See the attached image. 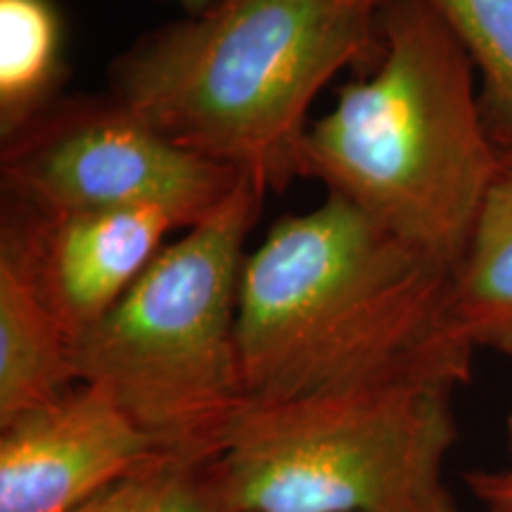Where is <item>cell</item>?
Instances as JSON below:
<instances>
[{
    "mask_svg": "<svg viewBox=\"0 0 512 512\" xmlns=\"http://www.w3.org/2000/svg\"><path fill=\"white\" fill-rule=\"evenodd\" d=\"M508 437H510V446H512V411H510V418H508Z\"/></svg>",
    "mask_w": 512,
    "mask_h": 512,
    "instance_id": "cell-17",
    "label": "cell"
},
{
    "mask_svg": "<svg viewBox=\"0 0 512 512\" xmlns=\"http://www.w3.org/2000/svg\"><path fill=\"white\" fill-rule=\"evenodd\" d=\"M266 190L242 178L166 242L128 292L74 339L79 382L100 384L166 456L219 458L245 411L238 287Z\"/></svg>",
    "mask_w": 512,
    "mask_h": 512,
    "instance_id": "cell-4",
    "label": "cell"
},
{
    "mask_svg": "<svg viewBox=\"0 0 512 512\" xmlns=\"http://www.w3.org/2000/svg\"><path fill=\"white\" fill-rule=\"evenodd\" d=\"M420 512H463V508H460L456 498L451 496V491L444 486V489L437 491V494H434L430 501L425 503V508H422Z\"/></svg>",
    "mask_w": 512,
    "mask_h": 512,
    "instance_id": "cell-15",
    "label": "cell"
},
{
    "mask_svg": "<svg viewBox=\"0 0 512 512\" xmlns=\"http://www.w3.org/2000/svg\"><path fill=\"white\" fill-rule=\"evenodd\" d=\"M79 384L74 337L8 245H0V427Z\"/></svg>",
    "mask_w": 512,
    "mask_h": 512,
    "instance_id": "cell-9",
    "label": "cell"
},
{
    "mask_svg": "<svg viewBox=\"0 0 512 512\" xmlns=\"http://www.w3.org/2000/svg\"><path fill=\"white\" fill-rule=\"evenodd\" d=\"M162 456L105 387L79 382L0 427V512H72Z\"/></svg>",
    "mask_w": 512,
    "mask_h": 512,
    "instance_id": "cell-7",
    "label": "cell"
},
{
    "mask_svg": "<svg viewBox=\"0 0 512 512\" xmlns=\"http://www.w3.org/2000/svg\"><path fill=\"white\" fill-rule=\"evenodd\" d=\"M373 74L311 121L297 176L316 178L432 264L453 271L503 174L470 55L427 0H387Z\"/></svg>",
    "mask_w": 512,
    "mask_h": 512,
    "instance_id": "cell-3",
    "label": "cell"
},
{
    "mask_svg": "<svg viewBox=\"0 0 512 512\" xmlns=\"http://www.w3.org/2000/svg\"><path fill=\"white\" fill-rule=\"evenodd\" d=\"M183 226L166 209L36 211L3 202L0 245L15 252L76 339L128 292Z\"/></svg>",
    "mask_w": 512,
    "mask_h": 512,
    "instance_id": "cell-8",
    "label": "cell"
},
{
    "mask_svg": "<svg viewBox=\"0 0 512 512\" xmlns=\"http://www.w3.org/2000/svg\"><path fill=\"white\" fill-rule=\"evenodd\" d=\"M451 271L330 195L245 256L238 349L247 403L437 380L463 387L475 351L446 316Z\"/></svg>",
    "mask_w": 512,
    "mask_h": 512,
    "instance_id": "cell-1",
    "label": "cell"
},
{
    "mask_svg": "<svg viewBox=\"0 0 512 512\" xmlns=\"http://www.w3.org/2000/svg\"><path fill=\"white\" fill-rule=\"evenodd\" d=\"M5 202L36 211L166 209L183 230L207 219L242 174L183 150L119 100L60 98L3 140Z\"/></svg>",
    "mask_w": 512,
    "mask_h": 512,
    "instance_id": "cell-6",
    "label": "cell"
},
{
    "mask_svg": "<svg viewBox=\"0 0 512 512\" xmlns=\"http://www.w3.org/2000/svg\"><path fill=\"white\" fill-rule=\"evenodd\" d=\"M465 482L486 512H512V467L475 470L465 477Z\"/></svg>",
    "mask_w": 512,
    "mask_h": 512,
    "instance_id": "cell-14",
    "label": "cell"
},
{
    "mask_svg": "<svg viewBox=\"0 0 512 512\" xmlns=\"http://www.w3.org/2000/svg\"><path fill=\"white\" fill-rule=\"evenodd\" d=\"M384 3L214 0L124 50L110 95L192 155L283 190L316 95L380 57Z\"/></svg>",
    "mask_w": 512,
    "mask_h": 512,
    "instance_id": "cell-2",
    "label": "cell"
},
{
    "mask_svg": "<svg viewBox=\"0 0 512 512\" xmlns=\"http://www.w3.org/2000/svg\"><path fill=\"white\" fill-rule=\"evenodd\" d=\"M456 384L247 403L216 465L230 512H420L444 489Z\"/></svg>",
    "mask_w": 512,
    "mask_h": 512,
    "instance_id": "cell-5",
    "label": "cell"
},
{
    "mask_svg": "<svg viewBox=\"0 0 512 512\" xmlns=\"http://www.w3.org/2000/svg\"><path fill=\"white\" fill-rule=\"evenodd\" d=\"M477 72L479 110L503 169L512 171V0H427Z\"/></svg>",
    "mask_w": 512,
    "mask_h": 512,
    "instance_id": "cell-12",
    "label": "cell"
},
{
    "mask_svg": "<svg viewBox=\"0 0 512 512\" xmlns=\"http://www.w3.org/2000/svg\"><path fill=\"white\" fill-rule=\"evenodd\" d=\"M446 316L453 335L472 351L512 356V171L496 178L451 271Z\"/></svg>",
    "mask_w": 512,
    "mask_h": 512,
    "instance_id": "cell-10",
    "label": "cell"
},
{
    "mask_svg": "<svg viewBox=\"0 0 512 512\" xmlns=\"http://www.w3.org/2000/svg\"><path fill=\"white\" fill-rule=\"evenodd\" d=\"M72 512H230L214 460L162 456Z\"/></svg>",
    "mask_w": 512,
    "mask_h": 512,
    "instance_id": "cell-13",
    "label": "cell"
},
{
    "mask_svg": "<svg viewBox=\"0 0 512 512\" xmlns=\"http://www.w3.org/2000/svg\"><path fill=\"white\" fill-rule=\"evenodd\" d=\"M64 29L53 0H0V136L8 140L62 98Z\"/></svg>",
    "mask_w": 512,
    "mask_h": 512,
    "instance_id": "cell-11",
    "label": "cell"
},
{
    "mask_svg": "<svg viewBox=\"0 0 512 512\" xmlns=\"http://www.w3.org/2000/svg\"><path fill=\"white\" fill-rule=\"evenodd\" d=\"M174 3L183 5V8H185V12H188V15H197V12L207 10L209 5L214 3V0H174Z\"/></svg>",
    "mask_w": 512,
    "mask_h": 512,
    "instance_id": "cell-16",
    "label": "cell"
}]
</instances>
